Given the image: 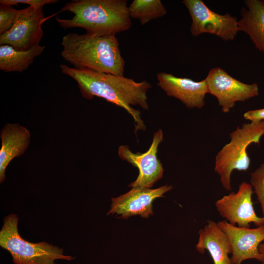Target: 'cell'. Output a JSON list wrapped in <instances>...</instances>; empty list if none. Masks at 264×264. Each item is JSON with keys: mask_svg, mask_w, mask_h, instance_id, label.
Listing matches in <instances>:
<instances>
[{"mask_svg": "<svg viewBox=\"0 0 264 264\" xmlns=\"http://www.w3.org/2000/svg\"><path fill=\"white\" fill-rule=\"evenodd\" d=\"M157 85L170 96L180 100L188 109H201L208 93L205 79L196 82L188 78L177 77L160 72L157 74Z\"/></svg>", "mask_w": 264, "mask_h": 264, "instance_id": "obj_13", "label": "cell"}, {"mask_svg": "<svg viewBox=\"0 0 264 264\" xmlns=\"http://www.w3.org/2000/svg\"><path fill=\"white\" fill-rule=\"evenodd\" d=\"M182 3L192 18L190 32L193 36L209 33L228 41L233 40L239 31L237 18L228 13L218 14L201 0H184Z\"/></svg>", "mask_w": 264, "mask_h": 264, "instance_id": "obj_6", "label": "cell"}, {"mask_svg": "<svg viewBox=\"0 0 264 264\" xmlns=\"http://www.w3.org/2000/svg\"><path fill=\"white\" fill-rule=\"evenodd\" d=\"M58 0H0V4L10 6L17 5L18 4H27L35 9L42 8L45 4L56 3Z\"/></svg>", "mask_w": 264, "mask_h": 264, "instance_id": "obj_21", "label": "cell"}, {"mask_svg": "<svg viewBox=\"0 0 264 264\" xmlns=\"http://www.w3.org/2000/svg\"><path fill=\"white\" fill-rule=\"evenodd\" d=\"M250 184L260 204L264 220V163L251 173Z\"/></svg>", "mask_w": 264, "mask_h": 264, "instance_id": "obj_19", "label": "cell"}, {"mask_svg": "<svg viewBox=\"0 0 264 264\" xmlns=\"http://www.w3.org/2000/svg\"><path fill=\"white\" fill-rule=\"evenodd\" d=\"M243 117L250 121L264 120V108L248 110L243 114Z\"/></svg>", "mask_w": 264, "mask_h": 264, "instance_id": "obj_22", "label": "cell"}, {"mask_svg": "<svg viewBox=\"0 0 264 264\" xmlns=\"http://www.w3.org/2000/svg\"><path fill=\"white\" fill-rule=\"evenodd\" d=\"M241 11L239 31L246 33L255 46L264 53V0H246Z\"/></svg>", "mask_w": 264, "mask_h": 264, "instance_id": "obj_16", "label": "cell"}, {"mask_svg": "<svg viewBox=\"0 0 264 264\" xmlns=\"http://www.w3.org/2000/svg\"><path fill=\"white\" fill-rule=\"evenodd\" d=\"M259 251L262 257L260 262H261L262 264H264V241L260 244L259 246Z\"/></svg>", "mask_w": 264, "mask_h": 264, "instance_id": "obj_23", "label": "cell"}, {"mask_svg": "<svg viewBox=\"0 0 264 264\" xmlns=\"http://www.w3.org/2000/svg\"><path fill=\"white\" fill-rule=\"evenodd\" d=\"M129 11L131 18L139 20L142 25L167 14L160 0H133L129 6Z\"/></svg>", "mask_w": 264, "mask_h": 264, "instance_id": "obj_18", "label": "cell"}, {"mask_svg": "<svg viewBox=\"0 0 264 264\" xmlns=\"http://www.w3.org/2000/svg\"><path fill=\"white\" fill-rule=\"evenodd\" d=\"M217 223L230 242L231 264H241L249 259L261 261L262 257L259 246L264 241V225L254 228L242 227L231 224L225 220Z\"/></svg>", "mask_w": 264, "mask_h": 264, "instance_id": "obj_11", "label": "cell"}, {"mask_svg": "<svg viewBox=\"0 0 264 264\" xmlns=\"http://www.w3.org/2000/svg\"><path fill=\"white\" fill-rule=\"evenodd\" d=\"M172 188V186L168 185L156 189L132 188L126 194L111 199L110 209L107 215H121L118 218L124 219L137 215L149 218L153 214V201L163 197Z\"/></svg>", "mask_w": 264, "mask_h": 264, "instance_id": "obj_12", "label": "cell"}, {"mask_svg": "<svg viewBox=\"0 0 264 264\" xmlns=\"http://www.w3.org/2000/svg\"><path fill=\"white\" fill-rule=\"evenodd\" d=\"M18 220L16 214L8 215L0 231V246L10 253L14 264H56V260L74 259L46 242L32 243L23 239L19 233Z\"/></svg>", "mask_w": 264, "mask_h": 264, "instance_id": "obj_5", "label": "cell"}, {"mask_svg": "<svg viewBox=\"0 0 264 264\" xmlns=\"http://www.w3.org/2000/svg\"><path fill=\"white\" fill-rule=\"evenodd\" d=\"M205 80L208 93L216 97L224 113L228 112L236 102H244L259 95L257 84L242 83L220 67L211 69Z\"/></svg>", "mask_w": 264, "mask_h": 264, "instance_id": "obj_7", "label": "cell"}, {"mask_svg": "<svg viewBox=\"0 0 264 264\" xmlns=\"http://www.w3.org/2000/svg\"><path fill=\"white\" fill-rule=\"evenodd\" d=\"M60 68L62 73L77 82L84 98L92 99L94 96L101 97L122 108L132 117L135 132L145 130L140 111L132 106L138 105L144 110H148L147 92L152 88L151 84L145 80L137 82L124 76L85 68L71 67L65 64H61Z\"/></svg>", "mask_w": 264, "mask_h": 264, "instance_id": "obj_1", "label": "cell"}, {"mask_svg": "<svg viewBox=\"0 0 264 264\" xmlns=\"http://www.w3.org/2000/svg\"><path fill=\"white\" fill-rule=\"evenodd\" d=\"M254 193L251 184L242 182L236 192H231L215 203L220 215L231 224L250 227L251 223L257 226L264 225V220L255 213L252 200Z\"/></svg>", "mask_w": 264, "mask_h": 264, "instance_id": "obj_9", "label": "cell"}, {"mask_svg": "<svg viewBox=\"0 0 264 264\" xmlns=\"http://www.w3.org/2000/svg\"><path fill=\"white\" fill-rule=\"evenodd\" d=\"M21 11L22 9L17 10L12 6L0 5V35L11 28Z\"/></svg>", "mask_w": 264, "mask_h": 264, "instance_id": "obj_20", "label": "cell"}, {"mask_svg": "<svg viewBox=\"0 0 264 264\" xmlns=\"http://www.w3.org/2000/svg\"><path fill=\"white\" fill-rule=\"evenodd\" d=\"M198 239L196 245L198 252L203 254L207 250L214 264H231L229 255L231 247L225 233L217 222L208 220L203 228L198 232Z\"/></svg>", "mask_w": 264, "mask_h": 264, "instance_id": "obj_15", "label": "cell"}, {"mask_svg": "<svg viewBox=\"0 0 264 264\" xmlns=\"http://www.w3.org/2000/svg\"><path fill=\"white\" fill-rule=\"evenodd\" d=\"M0 182L5 179V170L15 157L23 154L30 142V132L19 124H7L0 132Z\"/></svg>", "mask_w": 264, "mask_h": 264, "instance_id": "obj_14", "label": "cell"}, {"mask_svg": "<svg viewBox=\"0 0 264 264\" xmlns=\"http://www.w3.org/2000/svg\"><path fill=\"white\" fill-rule=\"evenodd\" d=\"M49 18H45L43 8L35 9L29 6L22 9L11 28L0 35V45L24 51L39 45L43 36L42 25Z\"/></svg>", "mask_w": 264, "mask_h": 264, "instance_id": "obj_8", "label": "cell"}, {"mask_svg": "<svg viewBox=\"0 0 264 264\" xmlns=\"http://www.w3.org/2000/svg\"><path fill=\"white\" fill-rule=\"evenodd\" d=\"M68 11L69 19L56 18L64 29L81 27L97 35L116 34L132 25L126 0H73L66 3L60 12Z\"/></svg>", "mask_w": 264, "mask_h": 264, "instance_id": "obj_3", "label": "cell"}, {"mask_svg": "<svg viewBox=\"0 0 264 264\" xmlns=\"http://www.w3.org/2000/svg\"><path fill=\"white\" fill-rule=\"evenodd\" d=\"M163 140L161 129L154 133L152 144L144 153H134L127 145H121L118 148L119 157L137 168L139 174L135 181L129 186L132 188H151L163 177L164 169L160 160L157 158L158 147Z\"/></svg>", "mask_w": 264, "mask_h": 264, "instance_id": "obj_10", "label": "cell"}, {"mask_svg": "<svg viewBox=\"0 0 264 264\" xmlns=\"http://www.w3.org/2000/svg\"><path fill=\"white\" fill-rule=\"evenodd\" d=\"M45 48L38 45L27 50L19 51L9 45H0V69L7 72H22L28 69Z\"/></svg>", "mask_w": 264, "mask_h": 264, "instance_id": "obj_17", "label": "cell"}, {"mask_svg": "<svg viewBox=\"0 0 264 264\" xmlns=\"http://www.w3.org/2000/svg\"><path fill=\"white\" fill-rule=\"evenodd\" d=\"M62 57L75 68L124 76L125 61L115 34L68 33L62 39Z\"/></svg>", "mask_w": 264, "mask_h": 264, "instance_id": "obj_2", "label": "cell"}, {"mask_svg": "<svg viewBox=\"0 0 264 264\" xmlns=\"http://www.w3.org/2000/svg\"><path fill=\"white\" fill-rule=\"evenodd\" d=\"M264 135V120L244 123L230 133V142L217 153L214 166L215 172L220 176L225 190H232L231 177L234 170L245 171L248 169L250 159L247 149L252 143L259 144Z\"/></svg>", "mask_w": 264, "mask_h": 264, "instance_id": "obj_4", "label": "cell"}]
</instances>
